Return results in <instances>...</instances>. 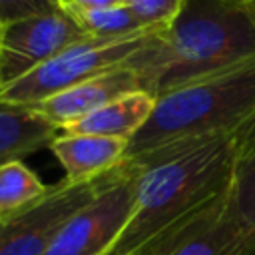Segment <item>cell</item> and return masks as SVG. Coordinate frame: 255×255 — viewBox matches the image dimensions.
<instances>
[{
	"mask_svg": "<svg viewBox=\"0 0 255 255\" xmlns=\"http://www.w3.org/2000/svg\"><path fill=\"white\" fill-rule=\"evenodd\" d=\"M48 191L50 187L22 161L0 165V223L30 209Z\"/></svg>",
	"mask_w": 255,
	"mask_h": 255,
	"instance_id": "obj_13",
	"label": "cell"
},
{
	"mask_svg": "<svg viewBox=\"0 0 255 255\" xmlns=\"http://www.w3.org/2000/svg\"><path fill=\"white\" fill-rule=\"evenodd\" d=\"M227 209L243 225L255 229V149L237 157L227 193Z\"/></svg>",
	"mask_w": 255,
	"mask_h": 255,
	"instance_id": "obj_15",
	"label": "cell"
},
{
	"mask_svg": "<svg viewBox=\"0 0 255 255\" xmlns=\"http://www.w3.org/2000/svg\"><path fill=\"white\" fill-rule=\"evenodd\" d=\"M128 0H62V6H74V8H106L124 4Z\"/></svg>",
	"mask_w": 255,
	"mask_h": 255,
	"instance_id": "obj_19",
	"label": "cell"
},
{
	"mask_svg": "<svg viewBox=\"0 0 255 255\" xmlns=\"http://www.w3.org/2000/svg\"><path fill=\"white\" fill-rule=\"evenodd\" d=\"M135 90H143L141 78L137 70L128 62L124 66L106 70L90 80H84L64 92H58L32 108L62 131L64 128L84 120L116 98Z\"/></svg>",
	"mask_w": 255,
	"mask_h": 255,
	"instance_id": "obj_8",
	"label": "cell"
},
{
	"mask_svg": "<svg viewBox=\"0 0 255 255\" xmlns=\"http://www.w3.org/2000/svg\"><path fill=\"white\" fill-rule=\"evenodd\" d=\"M90 38L66 12L28 16L0 30V88L40 68L72 44Z\"/></svg>",
	"mask_w": 255,
	"mask_h": 255,
	"instance_id": "obj_7",
	"label": "cell"
},
{
	"mask_svg": "<svg viewBox=\"0 0 255 255\" xmlns=\"http://www.w3.org/2000/svg\"><path fill=\"white\" fill-rule=\"evenodd\" d=\"M0 30H2V22H0Z\"/></svg>",
	"mask_w": 255,
	"mask_h": 255,
	"instance_id": "obj_21",
	"label": "cell"
},
{
	"mask_svg": "<svg viewBox=\"0 0 255 255\" xmlns=\"http://www.w3.org/2000/svg\"><path fill=\"white\" fill-rule=\"evenodd\" d=\"M253 56V0H185L179 16L129 64L137 70L143 90L159 96Z\"/></svg>",
	"mask_w": 255,
	"mask_h": 255,
	"instance_id": "obj_2",
	"label": "cell"
},
{
	"mask_svg": "<svg viewBox=\"0 0 255 255\" xmlns=\"http://www.w3.org/2000/svg\"><path fill=\"white\" fill-rule=\"evenodd\" d=\"M157 32V28H149L131 36L86 38L78 44H72L40 68L2 86L0 102L32 108L84 80L128 64L143 46L151 42Z\"/></svg>",
	"mask_w": 255,
	"mask_h": 255,
	"instance_id": "obj_4",
	"label": "cell"
},
{
	"mask_svg": "<svg viewBox=\"0 0 255 255\" xmlns=\"http://www.w3.org/2000/svg\"><path fill=\"white\" fill-rule=\"evenodd\" d=\"M60 128L30 106L0 102V165L50 147Z\"/></svg>",
	"mask_w": 255,
	"mask_h": 255,
	"instance_id": "obj_12",
	"label": "cell"
},
{
	"mask_svg": "<svg viewBox=\"0 0 255 255\" xmlns=\"http://www.w3.org/2000/svg\"><path fill=\"white\" fill-rule=\"evenodd\" d=\"M145 28L165 30L181 12L185 0H128Z\"/></svg>",
	"mask_w": 255,
	"mask_h": 255,
	"instance_id": "obj_16",
	"label": "cell"
},
{
	"mask_svg": "<svg viewBox=\"0 0 255 255\" xmlns=\"http://www.w3.org/2000/svg\"><path fill=\"white\" fill-rule=\"evenodd\" d=\"M239 157L237 133L126 157L137 171L133 215L106 255H155L227 201Z\"/></svg>",
	"mask_w": 255,
	"mask_h": 255,
	"instance_id": "obj_1",
	"label": "cell"
},
{
	"mask_svg": "<svg viewBox=\"0 0 255 255\" xmlns=\"http://www.w3.org/2000/svg\"><path fill=\"white\" fill-rule=\"evenodd\" d=\"M155 255H255V229L243 225L225 201Z\"/></svg>",
	"mask_w": 255,
	"mask_h": 255,
	"instance_id": "obj_9",
	"label": "cell"
},
{
	"mask_svg": "<svg viewBox=\"0 0 255 255\" xmlns=\"http://www.w3.org/2000/svg\"><path fill=\"white\" fill-rule=\"evenodd\" d=\"M90 38H122L131 36L145 28L128 2L106 8H74L62 6Z\"/></svg>",
	"mask_w": 255,
	"mask_h": 255,
	"instance_id": "obj_14",
	"label": "cell"
},
{
	"mask_svg": "<svg viewBox=\"0 0 255 255\" xmlns=\"http://www.w3.org/2000/svg\"><path fill=\"white\" fill-rule=\"evenodd\" d=\"M253 116L255 56L155 96L153 112L129 139L126 157L229 133Z\"/></svg>",
	"mask_w": 255,
	"mask_h": 255,
	"instance_id": "obj_3",
	"label": "cell"
},
{
	"mask_svg": "<svg viewBox=\"0 0 255 255\" xmlns=\"http://www.w3.org/2000/svg\"><path fill=\"white\" fill-rule=\"evenodd\" d=\"M50 149L64 167L66 179L80 183L98 179L118 167L128 155V141L108 135L62 131L52 139Z\"/></svg>",
	"mask_w": 255,
	"mask_h": 255,
	"instance_id": "obj_10",
	"label": "cell"
},
{
	"mask_svg": "<svg viewBox=\"0 0 255 255\" xmlns=\"http://www.w3.org/2000/svg\"><path fill=\"white\" fill-rule=\"evenodd\" d=\"M253 2H255V0H253Z\"/></svg>",
	"mask_w": 255,
	"mask_h": 255,
	"instance_id": "obj_22",
	"label": "cell"
},
{
	"mask_svg": "<svg viewBox=\"0 0 255 255\" xmlns=\"http://www.w3.org/2000/svg\"><path fill=\"white\" fill-rule=\"evenodd\" d=\"M237 133V145H239V155H245L249 151L255 149V116L249 118L239 129H235Z\"/></svg>",
	"mask_w": 255,
	"mask_h": 255,
	"instance_id": "obj_18",
	"label": "cell"
},
{
	"mask_svg": "<svg viewBox=\"0 0 255 255\" xmlns=\"http://www.w3.org/2000/svg\"><path fill=\"white\" fill-rule=\"evenodd\" d=\"M102 177L80 183L64 179L30 209L2 221L0 255H44L62 227L96 197Z\"/></svg>",
	"mask_w": 255,
	"mask_h": 255,
	"instance_id": "obj_6",
	"label": "cell"
},
{
	"mask_svg": "<svg viewBox=\"0 0 255 255\" xmlns=\"http://www.w3.org/2000/svg\"><path fill=\"white\" fill-rule=\"evenodd\" d=\"M135 177L128 159L108 171L96 197L62 227L44 255H106L133 215Z\"/></svg>",
	"mask_w": 255,
	"mask_h": 255,
	"instance_id": "obj_5",
	"label": "cell"
},
{
	"mask_svg": "<svg viewBox=\"0 0 255 255\" xmlns=\"http://www.w3.org/2000/svg\"><path fill=\"white\" fill-rule=\"evenodd\" d=\"M133 255H145V253H133Z\"/></svg>",
	"mask_w": 255,
	"mask_h": 255,
	"instance_id": "obj_20",
	"label": "cell"
},
{
	"mask_svg": "<svg viewBox=\"0 0 255 255\" xmlns=\"http://www.w3.org/2000/svg\"><path fill=\"white\" fill-rule=\"evenodd\" d=\"M62 10V0H0V22L8 24L28 16L52 14Z\"/></svg>",
	"mask_w": 255,
	"mask_h": 255,
	"instance_id": "obj_17",
	"label": "cell"
},
{
	"mask_svg": "<svg viewBox=\"0 0 255 255\" xmlns=\"http://www.w3.org/2000/svg\"><path fill=\"white\" fill-rule=\"evenodd\" d=\"M155 106V96L145 90H135L116 98L84 120L64 128V133H94L120 137L129 143V139L143 128Z\"/></svg>",
	"mask_w": 255,
	"mask_h": 255,
	"instance_id": "obj_11",
	"label": "cell"
}]
</instances>
